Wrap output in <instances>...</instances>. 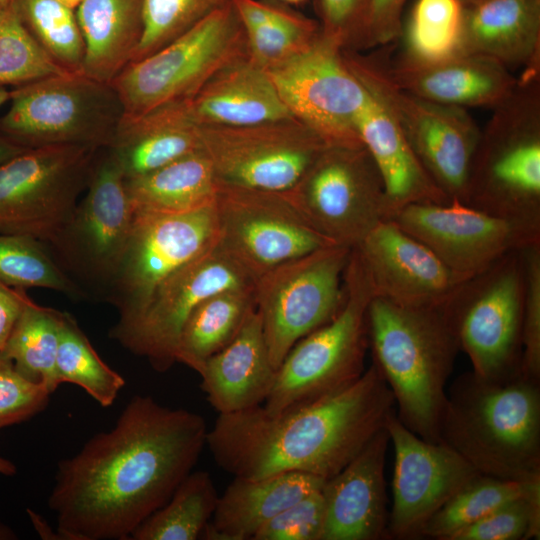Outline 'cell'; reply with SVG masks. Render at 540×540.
Segmentation results:
<instances>
[{
    "mask_svg": "<svg viewBox=\"0 0 540 540\" xmlns=\"http://www.w3.org/2000/svg\"><path fill=\"white\" fill-rule=\"evenodd\" d=\"M356 130L381 175L389 219L409 204L450 201L424 170L392 116L369 91Z\"/></svg>",
    "mask_w": 540,
    "mask_h": 540,
    "instance_id": "cell-28",
    "label": "cell"
},
{
    "mask_svg": "<svg viewBox=\"0 0 540 540\" xmlns=\"http://www.w3.org/2000/svg\"><path fill=\"white\" fill-rule=\"evenodd\" d=\"M385 70L402 90L436 103L493 108L514 89L518 78L490 58L455 53L430 61L384 58Z\"/></svg>",
    "mask_w": 540,
    "mask_h": 540,
    "instance_id": "cell-24",
    "label": "cell"
},
{
    "mask_svg": "<svg viewBox=\"0 0 540 540\" xmlns=\"http://www.w3.org/2000/svg\"><path fill=\"white\" fill-rule=\"evenodd\" d=\"M213 205L217 246L255 282L289 260L333 245L283 193L218 185Z\"/></svg>",
    "mask_w": 540,
    "mask_h": 540,
    "instance_id": "cell-17",
    "label": "cell"
},
{
    "mask_svg": "<svg viewBox=\"0 0 540 540\" xmlns=\"http://www.w3.org/2000/svg\"><path fill=\"white\" fill-rule=\"evenodd\" d=\"M13 2L14 0H0V13L7 9Z\"/></svg>",
    "mask_w": 540,
    "mask_h": 540,
    "instance_id": "cell-57",
    "label": "cell"
},
{
    "mask_svg": "<svg viewBox=\"0 0 540 540\" xmlns=\"http://www.w3.org/2000/svg\"><path fill=\"white\" fill-rule=\"evenodd\" d=\"M10 90L6 87H0V107L9 101Z\"/></svg>",
    "mask_w": 540,
    "mask_h": 540,
    "instance_id": "cell-56",
    "label": "cell"
},
{
    "mask_svg": "<svg viewBox=\"0 0 540 540\" xmlns=\"http://www.w3.org/2000/svg\"><path fill=\"white\" fill-rule=\"evenodd\" d=\"M218 185L286 192L328 145L296 118L250 126H199Z\"/></svg>",
    "mask_w": 540,
    "mask_h": 540,
    "instance_id": "cell-16",
    "label": "cell"
},
{
    "mask_svg": "<svg viewBox=\"0 0 540 540\" xmlns=\"http://www.w3.org/2000/svg\"><path fill=\"white\" fill-rule=\"evenodd\" d=\"M50 395L44 385L21 375L12 360L0 351V431L43 411Z\"/></svg>",
    "mask_w": 540,
    "mask_h": 540,
    "instance_id": "cell-45",
    "label": "cell"
},
{
    "mask_svg": "<svg viewBox=\"0 0 540 540\" xmlns=\"http://www.w3.org/2000/svg\"><path fill=\"white\" fill-rule=\"evenodd\" d=\"M354 249L373 297L398 305L441 308L467 279L391 220L379 223Z\"/></svg>",
    "mask_w": 540,
    "mask_h": 540,
    "instance_id": "cell-22",
    "label": "cell"
},
{
    "mask_svg": "<svg viewBox=\"0 0 540 540\" xmlns=\"http://www.w3.org/2000/svg\"><path fill=\"white\" fill-rule=\"evenodd\" d=\"M324 522L325 502L320 489L274 516L253 540H321Z\"/></svg>",
    "mask_w": 540,
    "mask_h": 540,
    "instance_id": "cell-47",
    "label": "cell"
},
{
    "mask_svg": "<svg viewBox=\"0 0 540 540\" xmlns=\"http://www.w3.org/2000/svg\"><path fill=\"white\" fill-rule=\"evenodd\" d=\"M0 133L25 148L112 144L125 114L111 83L82 72H63L10 91Z\"/></svg>",
    "mask_w": 540,
    "mask_h": 540,
    "instance_id": "cell-7",
    "label": "cell"
},
{
    "mask_svg": "<svg viewBox=\"0 0 540 540\" xmlns=\"http://www.w3.org/2000/svg\"><path fill=\"white\" fill-rule=\"evenodd\" d=\"M217 236L214 205L184 214H134L125 253L104 297L118 309V321L137 314L163 280L213 247Z\"/></svg>",
    "mask_w": 540,
    "mask_h": 540,
    "instance_id": "cell-19",
    "label": "cell"
},
{
    "mask_svg": "<svg viewBox=\"0 0 540 540\" xmlns=\"http://www.w3.org/2000/svg\"><path fill=\"white\" fill-rule=\"evenodd\" d=\"M246 34L249 58L266 71L307 48L320 25L299 14L258 0H233Z\"/></svg>",
    "mask_w": 540,
    "mask_h": 540,
    "instance_id": "cell-34",
    "label": "cell"
},
{
    "mask_svg": "<svg viewBox=\"0 0 540 540\" xmlns=\"http://www.w3.org/2000/svg\"><path fill=\"white\" fill-rule=\"evenodd\" d=\"M524 293L519 250L467 278L441 307L475 376L499 381L520 373Z\"/></svg>",
    "mask_w": 540,
    "mask_h": 540,
    "instance_id": "cell-8",
    "label": "cell"
},
{
    "mask_svg": "<svg viewBox=\"0 0 540 540\" xmlns=\"http://www.w3.org/2000/svg\"><path fill=\"white\" fill-rule=\"evenodd\" d=\"M27 149L0 133V165Z\"/></svg>",
    "mask_w": 540,
    "mask_h": 540,
    "instance_id": "cell-51",
    "label": "cell"
},
{
    "mask_svg": "<svg viewBox=\"0 0 540 540\" xmlns=\"http://www.w3.org/2000/svg\"><path fill=\"white\" fill-rule=\"evenodd\" d=\"M100 150L29 148L0 165V233L54 244L73 217Z\"/></svg>",
    "mask_w": 540,
    "mask_h": 540,
    "instance_id": "cell-11",
    "label": "cell"
},
{
    "mask_svg": "<svg viewBox=\"0 0 540 540\" xmlns=\"http://www.w3.org/2000/svg\"><path fill=\"white\" fill-rule=\"evenodd\" d=\"M346 298L327 324L300 339L277 369L263 407L278 412L354 383L365 371L369 348L368 306L373 293L357 251L352 248L344 273Z\"/></svg>",
    "mask_w": 540,
    "mask_h": 540,
    "instance_id": "cell-6",
    "label": "cell"
},
{
    "mask_svg": "<svg viewBox=\"0 0 540 540\" xmlns=\"http://www.w3.org/2000/svg\"><path fill=\"white\" fill-rule=\"evenodd\" d=\"M385 426L336 475L325 481L321 540H379L388 536Z\"/></svg>",
    "mask_w": 540,
    "mask_h": 540,
    "instance_id": "cell-23",
    "label": "cell"
},
{
    "mask_svg": "<svg viewBox=\"0 0 540 540\" xmlns=\"http://www.w3.org/2000/svg\"><path fill=\"white\" fill-rule=\"evenodd\" d=\"M26 289L0 281V351L6 345L28 298Z\"/></svg>",
    "mask_w": 540,
    "mask_h": 540,
    "instance_id": "cell-50",
    "label": "cell"
},
{
    "mask_svg": "<svg viewBox=\"0 0 540 540\" xmlns=\"http://www.w3.org/2000/svg\"><path fill=\"white\" fill-rule=\"evenodd\" d=\"M16 534L0 521V540L16 539Z\"/></svg>",
    "mask_w": 540,
    "mask_h": 540,
    "instance_id": "cell-54",
    "label": "cell"
},
{
    "mask_svg": "<svg viewBox=\"0 0 540 540\" xmlns=\"http://www.w3.org/2000/svg\"><path fill=\"white\" fill-rule=\"evenodd\" d=\"M125 186L133 214H184L213 205L218 184L201 149L144 175L125 178Z\"/></svg>",
    "mask_w": 540,
    "mask_h": 540,
    "instance_id": "cell-32",
    "label": "cell"
},
{
    "mask_svg": "<svg viewBox=\"0 0 540 540\" xmlns=\"http://www.w3.org/2000/svg\"><path fill=\"white\" fill-rule=\"evenodd\" d=\"M350 253L348 247L325 246L275 267L256 282L255 309L276 370L300 339L342 309Z\"/></svg>",
    "mask_w": 540,
    "mask_h": 540,
    "instance_id": "cell-13",
    "label": "cell"
},
{
    "mask_svg": "<svg viewBox=\"0 0 540 540\" xmlns=\"http://www.w3.org/2000/svg\"><path fill=\"white\" fill-rule=\"evenodd\" d=\"M267 72L292 116L327 144L363 145L356 119L368 91L338 41L320 31L307 48Z\"/></svg>",
    "mask_w": 540,
    "mask_h": 540,
    "instance_id": "cell-18",
    "label": "cell"
},
{
    "mask_svg": "<svg viewBox=\"0 0 540 540\" xmlns=\"http://www.w3.org/2000/svg\"><path fill=\"white\" fill-rule=\"evenodd\" d=\"M350 70L392 116L435 185L465 204L471 161L481 129L465 108L406 92L389 78L382 57L343 50Z\"/></svg>",
    "mask_w": 540,
    "mask_h": 540,
    "instance_id": "cell-10",
    "label": "cell"
},
{
    "mask_svg": "<svg viewBox=\"0 0 540 540\" xmlns=\"http://www.w3.org/2000/svg\"><path fill=\"white\" fill-rule=\"evenodd\" d=\"M395 408L372 362L354 383L329 395L278 412L261 404L219 414L206 445L217 465L234 477L303 472L328 480L385 428Z\"/></svg>",
    "mask_w": 540,
    "mask_h": 540,
    "instance_id": "cell-2",
    "label": "cell"
},
{
    "mask_svg": "<svg viewBox=\"0 0 540 540\" xmlns=\"http://www.w3.org/2000/svg\"><path fill=\"white\" fill-rule=\"evenodd\" d=\"M462 5H466V4H473V3H477V2H480V1H483V0H459Z\"/></svg>",
    "mask_w": 540,
    "mask_h": 540,
    "instance_id": "cell-58",
    "label": "cell"
},
{
    "mask_svg": "<svg viewBox=\"0 0 540 540\" xmlns=\"http://www.w3.org/2000/svg\"><path fill=\"white\" fill-rule=\"evenodd\" d=\"M282 193L315 232L351 249L390 215L381 175L363 145L328 144Z\"/></svg>",
    "mask_w": 540,
    "mask_h": 540,
    "instance_id": "cell-12",
    "label": "cell"
},
{
    "mask_svg": "<svg viewBox=\"0 0 540 540\" xmlns=\"http://www.w3.org/2000/svg\"><path fill=\"white\" fill-rule=\"evenodd\" d=\"M280 1H283V2H286V3H291V4H299V3H302L306 0H280Z\"/></svg>",
    "mask_w": 540,
    "mask_h": 540,
    "instance_id": "cell-59",
    "label": "cell"
},
{
    "mask_svg": "<svg viewBox=\"0 0 540 540\" xmlns=\"http://www.w3.org/2000/svg\"><path fill=\"white\" fill-rule=\"evenodd\" d=\"M256 282L218 246L179 267L153 291L143 308L118 321L110 337L165 372L176 363V349L185 321L207 297L228 289L255 290Z\"/></svg>",
    "mask_w": 540,
    "mask_h": 540,
    "instance_id": "cell-15",
    "label": "cell"
},
{
    "mask_svg": "<svg viewBox=\"0 0 540 540\" xmlns=\"http://www.w3.org/2000/svg\"><path fill=\"white\" fill-rule=\"evenodd\" d=\"M440 441L482 475L540 481L539 380L461 375L447 394Z\"/></svg>",
    "mask_w": 540,
    "mask_h": 540,
    "instance_id": "cell-3",
    "label": "cell"
},
{
    "mask_svg": "<svg viewBox=\"0 0 540 540\" xmlns=\"http://www.w3.org/2000/svg\"><path fill=\"white\" fill-rule=\"evenodd\" d=\"M233 0H144V27L131 62L143 59ZM130 62V63H131Z\"/></svg>",
    "mask_w": 540,
    "mask_h": 540,
    "instance_id": "cell-43",
    "label": "cell"
},
{
    "mask_svg": "<svg viewBox=\"0 0 540 540\" xmlns=\"http://www.w3.org/2000/svg\"><path fill=\"white\" fill-rule=\"evenodd\" d=\"M407 0H369L362 47L386 45L399 37Z\"/></svg>",
    "mask_w": 540,
    "mask_h": 540,
    "instance_id": "cell-49",
    "label": "cell"
},
{
    "mask_svg": "<svg viewBox=\"0 0 540 540\" xmlns=\"http://www.w3.org/2000/svg\"><path fill=\"white\" fill-rule=\"evenodd\" d=\"M219 495L207 471H191L170 499L132 533V540H195L210 522Z\"/></svg>",
    "mask_w": 540,
    "mask_h": 540,
    "instance_id": "cell-36",
    "label": "cell"
},
{
    "mask_svg": "<svg viewBox=\"0 0 540 540\" xmlns=\"http://www.w3.org/2000/svg\"><path fill=\"white\" fill-rule=\"evenodd\" d=\"M16 473V466L10 460L0 456V474L12 476Z\"/></svg>",
    "mask_w": 540,
    "mask_h": 540,
    "instance_id": "cell-53",
    "label": "cell"
},
{
    "mask_svg": "<svg viewBox=\"0 0 540 540\" xmlns=\"http://www.w3.org/2000/svg\"><path fill=\"white\" fill-rule=\"evenodd\" d=\"M108 148L125 178H133L197 152L202 146L199 126L183 101L141 115L124 114Z\"/></svg>",
    "mask_w": 540,
    "mask_h": 540,
    "instance_id": "cell-30",
    "label": "cell"
},
{
    "mask_svg": "<svg viewBox=\"0 0 540 540\" xmlns=\"http://www.w3.org/2000/svg\"><path fill=\"white\" fill-rule=\"evenodd\" d=\"M255 290L228 289L204 299L181 330L176 362L199 373L205 361L229 345L255 309Z\"/></svg>",
    "mask_w": 540,
    "mask_h": 540,
    "instance_id": "cell-33",
    "label": "cell"
},
{
    "mask_svg": "<svg viewBox=\"0 0 540 540\" xmlns=\"http://www.w3.org/2000/svg\"><path fill=\"white\" fill-rule=\"evenodd\" d=\"M540 481L518 482L479 474L457 491L425 524L421 537L450 540L499 506L526 496Z\"/></svg>",
    "mask_w": 540,
    "mask_h": 540,
    "instance_id": "cell-37",
    "label": "cell"
},
{
    "mask_svg": "<svg viewBox=\"0 0 540 540\" xmlns=\"http://www.w3.org/2000/svg\"><path fill=\"white\" fill-rule=\"evenodd\" d=\"M325 479L303 472H284L258 479L234 477L219 496L201 538L253 540L274 516L322 489Z\"/></svg>",
    "mask_w": 540,
    "mask_h": 540,
    "instance_id": "cell-29",
    "label": "cell"
},
{
    "mask_svg": "<svg viewBox=\"0 0 540 540\" xmlns=\"http://www.w3.org/2000/svg\"><path fill=\"white\" fill-rule=\"evenodd\" d=\"M457 53L540 70V0H483L462 7Z\"/></svg>",
    "mask_w": 540,
    "mask_h": 540,
    "instance_id": "cell-25",
    "label": "cell"
},
{
    "mask_svg": "<svg viewBox=\"0 0 540 540\" xmlns=\"http://www.w3.org/2000/svg\"><path fill=\"white\" fill-rule=\"evenodd\" d=\"M143 13L144 0H83L75 11L85 47L82 73L112 83L141 41Z\"/></svg>",
    "mask_w": 540,
    "mask_h": 540,
    "instance_id": "cell-31",
    "label": "cell"
},
{
    "mask_svg": "<svg viewBox=\"0 0 540 540\" xmlns=\"http://www.w3.org/2000/svg\"><path fill=\"white\" fill-rule=\"evenodd\" d=\"M462 7L459 0H416L402 22L400 58L422 62L457 53Z\"/></svg>",
    "mask_w": 540,
    "mask_h": 540,
    "instance_id": "cell-40",
    "label": "cell"
},
{
    "mask_svg": "<svg viewBox=\"0 0 540 540\" xmlns=\"http://www.w3.org/2000/svg\"><path fill=\"white\" fill-rule=\"evenodd\" d=\"M133 217L122 169L111 150L103 148L70 223L47 248L83 290L87 286L105 297L125 253Z\"/></svg>",
    "mask_w": 540,
    "mask_h": 540,
    "instance_id": "cell-14",
    "label": "cell"
},
{
    "mask_svg": "<svg viewBox=\"0 0 540 540\" xmlns=\"http://www.w3.org/2000/svg\"><path fill=\"white\" fill-rule=\"evenodd\" d=\"M465 204L540 223V70L492 108L471 161Z\"/></svg>",
    "mask_w": 540,
    "mask_h": 540,
    "instance_id": "cell-5",
    "label": "cell"
},
{
    "mask_svg": "<svg viewBox=\"0 0 540 540\" xmlns=\"http://www.w3.org/2000/svg\"><path fill=\"white\" fill-rule=\"evenodd\" d=\"M248 54L246 34L233 2L173 41L129 63L112 81L125 115L187 101L221 68Z\"/></svg>",
    "mask_w": 540,
    "mask_h": 540,
    "instance_id": "cell-9",
    "label": "cell"
},
{
    "mask_svg": "<svg viewBox=\"0 0 540 540\" xmlns=\"http://www.w3.org/2000/svg\"><path fill=\"white\" fill-rule=\"evenodd\" d=\"M276 373L254 309L235 339L208 358L198 374L207 401L219 414H227L263 404Z\"/></svg>",
    "mask_w": 540,
    "mask_h": 540,
    "instance_id": "cell-27",
    "label": "cell"
},
{
    "mask_svg": "<svg viewBox=\"0 0 540 540\" xmlns=\"http://www.w3.org/2000/svg\"><path fill=\"white\" fill-rule=\"evenodd\" d=\"M539 535L540 486L499 506L450 540H519L539 538Z\"/></svg>",
    "mask_w": 540,
    "mask_h": 540,
    "instance_id": "cell-44",
    "label": "cell"
},
{
    "mask_svg": "<svg viewBox=\"0 0 540 540\" xmlns=\"http://www.w3.org/2000/svg\"><path fill=\"white\" fill-rule=\"evenodd\" d=\"M369 0H317L324 35L343 49L362 47Z\"/></svg>",
    "mask_w": 540,
    "mask_h": 540,
    "instance_id": "cell-48",
    "label": "cell"
},
{
    "mask_svg": "<svg viewBox=\"0 0 540 540\" xmlns=\"http://www.w3.org/2000/svg\"><path fill=\"white\" fill-rule=\"evenodd\" d=\"M54 1L72 11H76V9L79 7V5L82 3L83 0H54Z\"/></svg>",
    "mask_w": 540,
    "mask_h": 540,
    "instance_id": "cell-55",
    "label": "cell"
},
{
    "mask_svg": "<svg viewBox=\"0 0 540 540\" xmlns=\"http://www.w3.org/2000/svg\"><path fill=\"white\" fill-rule=\"evenodd\" d=\"M367 318L372 362L393 394L396 416L420 438L440 442L446 384L460 350L442 309L373 297Z\"/></svg>",
    "mask_w": 540,
    "mask_h": 540,
    "instance_id": "cell-4",
    "label": "cell"
},
{
    "mask_svg": "<svg viewBox=\"0 0 540 540\" xmlns=\"http://www.w3.org/2000/svg\"><path fill=\"white\" fill-rule=\"evenodd\" d=\"M19 16L48 56L67 72H82L84 41L72 11L54 0H15Z\"/></svg>",
    "mask_w": 540,
    "mask_h": 540,
    "instance_id": "cell-41",
    "label": "cell"
},
{
    "mask_svg": "<svg viewBox=\"0 0 540 540\" xmlns=\"http://www.w3.org/2000/svg\"><path fill=\"white\" fill-rule=\"evenodd\" d=\"M525 293L520 372L540 379V243L522 250Z\"/></svg>",
    "mask_w": 540,
    "mask_h": 540,
    "instance_id": "cell-46",
    "label": "cell"
},
{
    "mask_svg": "<svg viewBox=\"0 0 540 540\" xmlns=\"http://www.w3.org/2000/svg\"><path fill=\"white\" fill-rule=\"evenodd\" d=\"M207 432L200 414L131 398L112 429L58 464L48 506L62 539H130L193 471Z\"/></svg>",
    "mask_w": 540,
    "mask_h": 540,
    "instance_id": "cell-1",
    "label": "cell"
},
{
    "mask_svg": "<svg viewBox=\"0 0 540 540\" xmlns=\"http://www.w3.org/2000/svg\"><path fill=\"white\" fill-rule=\"evenodd\" d=\"M64 312L27 298L14 329L1 350L18 372L44 385L52 394L59 386L56 358Z\"/></svg>",
    "mask_w": 540,
    "mask_h": 540,
    "instance_id": "cell-35",
    "label": "cell"
},
{
    "mask_svg": "<svg viewBox=\"0 0 540 540\" xmlns=\"http://www.w3.org/2000/svg\"><path fill=\"white\" fill-rule=\"evenodd\" d=\"M28 514L30 516V519L37 530V532L42 536L44 539H62L59 533L53 532L43 521V519L36 514L35 512L28 510Z\"/></svg>",
    "mask_w": 540,
    "mask_h": 540,
    "instance_id": "cell-52",
    "label": "cell"
},
{
    "mask_svg": "<svg viewBox=\"0 0 540 540\" xmlns=\"http://www.w3.org/2000/svg\"><path fill=\"white\" fill-rule=\"evenodd\" d=\"M59 385L65 382L84 389L102 407L111 406L125 379L97 354L76 319L64 312L56 358Z\"/></svg>",
    "mask_w": 540,
    "mask_h": 540,
    "instance_id": "cell-38",
    "label": "cell"
},
{
    "mask_svg": "<svg viewBox=\"0 0 540 540\" xmlns=\"http://www.w3.org/2000/svg\"><path fill=\"white\" fill-rule=\"evenodd\" d=\"M386 428L395 453L388 536L419 538L427 521L480 473L444 442H430L410 431L396 411Z\"/></svg>",
    "mask_w": 540,
    "mask_h": 540,
    "instance_id": "cell-21",
    "label": "cell"
},
{
    "mask_svg": "<svg viewBox=\"0 0 540 540\" xmlns=\"http://www.w3.org/2000/svg\"><path fill=\"white\" fill-rule=\"evenodd\" d=\"M63 72L25 27L14 0L0 13V87H19Z\"/></svg>",
    "mask_w": 540,
    "mask_h": 540,
    "instance_id": "cell-42",
    "label": "cell"
},
{
    "mask_svg": "<svg viewBox=\"0 0 540 540\" xmlns=\"http://www.w3.org/2000/svg\"><path fill=\"white\" fill-rule=\"evenodd\" d=\"M389 220L465 278L510 252L540 243V223L489 214L456 199L409 204Z\"/></svg>",
    "mask_w": 540,
    "mask_h": 540,
    "instance_id": "cell-20",
    "label": "cell"
},
{
    "mask_svg": "<svg viewBox=\"0 0 540 540\" xmlns=\"http://www.w3.org/2000/svg\"><path fill=\"white\" fill-rule=\"evenodd\" d=\"M0 281L14 288H44L82 299L85 291L47 246L29 236L0 233Z\"/></svg>",
    "mask_w": 540,
    "mask_h": 540,
    "instance_id": "cell-39",
    "label": "cell"
},
{
    "mask_svg": "<svg viewBox=\"0 0 540 540\" xmlns=\"http://www.w3.org/2000/svg\"><path fill=\"white\" fill-rule=\"evenodd\" d=\"M185 104L198 126H250L293 117L268 72L248 54L221 68Z\"/></svg>",
    "mask_w": 540,
    "mask_h": 540,
    "instance_id": "cell-26",
    "label": "cell"
}]
</instances>
